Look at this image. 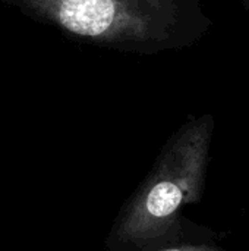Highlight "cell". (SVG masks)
<instances>
[{"mask_svg":"<svg viewBox=\"0 0 249 251\" xmlns=\"http://www.w3.org/2000/svg\"><path fill=\"white\" fill-rule=\"evenodd\" d=\"M0 1L78 43L141 56L189 46L204 22L197 0Z\"/></svg>","mask_w":249,"mask_h":251,"instance_id":"1","label":"cell"},{"mask_svg":"<svg viewBox=\"0 0 249 251\" xmlns=\"http://www.w3.org/2000/svg\"><path fill=\"white\" fill-rule=\"evenodd\" d=\"M214 121L189 119L163 146L153 168L125 200L104 240L106 251H147L173 244L182 210L200 201Z\"/></svg>","mask_w":249,"mask_h":251,"instance_id":"2","label":"cell"},{"mask_svg":"<svg viewBox=\"0 0 249 251\" xmlns=\"http://www.w3.org/2000/svg\"><path fill=\"white\" fill-rule=\"evenodd\" d=\"M147 251H225L208 244H170V246H164L160 249H154V250Z\"/></svg>","mask_w":249,"mask_h":251,"instance_id":"3","label":"cell"},{"mask_svg":"<svg viewBox=\"0 0 249 251\" xmlns=\"http://www.w3.org/2000/svg\"><path fill=\"white\" fill-rule=\"evenodd\" d=\"M242 1H244V4H245V6L249 9V0H242Z\"/></svg>","mask_w":249,"mask_h":251,"instance_id":"4","label":"cell"}]
</instances>
